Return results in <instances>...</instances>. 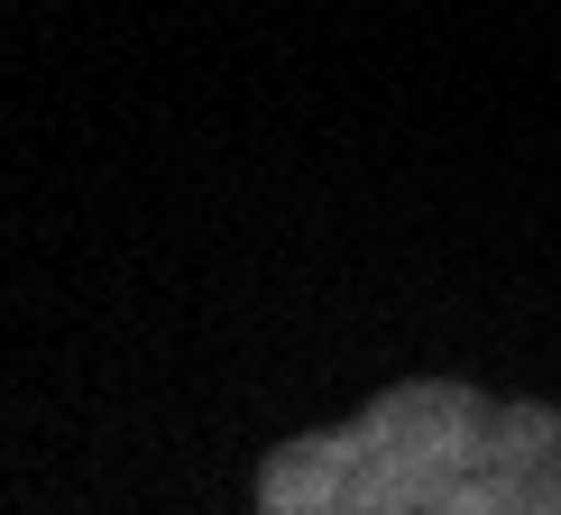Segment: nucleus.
<instances>
[{
    "instance_id": "obj_1",
    "label": "nucleus",
    "mask_w": 561,
    "mask_h": 515,
    "mask_svg": "<svg viewBox=\"0 0 561 515\" xmlns=\"http://www.w3.org/2000/svg\"><path fill=\"white\" fill-rule=\"evenodd\" d=\"M259 515H561V405L405 378L259 460Z\"/></svg>"
}]
</instances>
